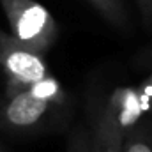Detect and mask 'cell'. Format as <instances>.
<instances>
[{"instance_id":"6da1fadb","label":"cell","mask_w":152,"mask_h":152,"mask_svg":"<svg viewBox=\"0 0 152 152\" xmlns=\"http://www.w3.org/2000/svg\"><path fill=\"white\" fill-rule=\"evenodd\" d=\"M11 36L36 53H46L58 36L51 12L36 0H0Z\"/></svg>"},{"instance_id":"7a4b0ae2","label":"cell","mask_w":152,"mask_h":152,"mask_svg":"<svg viewBox=\"0 0 152 152\" xmlns=\"http://www.w3.org/2000/svg\"><path fill=\"white\" fill-rule=\"evenodd\" d=\"M0 67L7 80L5 97L51 76L41 53L28 50L4 30H0Z\"/></svg>"},{"instance_id":"3957f363","label":"cell","mask_w":152,"mask_h":152,"mask_svg":"<svg viewBox=\"0 0 152 152\" xmlns=\"http://www.w3.org/2000/svg\"><path fill=\"white\" fill-rule=\"evenodd\" d=\"M62 104H57L42 97L34 87H28L21 92L7 96L0 108V124L9 131L30 133L46 124L53 115V110Z\"/></svg>"},{"instance_id":"277c9868","label":"cell","mask_w":152,"mask_h":152,"mask_svg":"<svg viewBox=\"0 0 152 152\" xmlns=\"http://www.w3.org/2000/svg\"><path fill=\"white\" fill-rule=\"evenodd\" d=\"M124 131L101 112L90 136V152H122Z\"/></svg>"},{"instance_id":"5b68a950","label":"cell","mask_w":152,"mask_h":152,"mask_svg":"<svg viewBox=\"0 0 152 152\" xmlns=\"http://www.w3.org/2000/svg\"><path fill=\"white\" fill-rule=\"evenodd\" d=\"M122 152H152V122H136L127 129Z\"/></svg>"},{"instance_id":"8992f818","label":"cell","mask_w":152,"mask_h":152,"mask_svg":"<svg viewBox=\"0 0 152 152\" xmlns=\"http://www.w3.org/2000/svg\"><path fill=\"white\" fill-rule=\"evenodd\" d=\"M88 2L113 27L126 28V25H127V12H126V7H124L122 0H88Z\"/></svg>"},{"instance_id":"52a82bcc","label":"cell","mask_w":152,"mask_h":152,"mask_svg":"<svg viewBox=\"0 0 152 152\" xmlns=\"http://www.w3.org/2000/svg\"><path fill=\"white\" fill-rule=\"evenodd\" d=\"M69 152H90V136L80 129L73 136L71 145H69Z\"/></svg>"},{"instance_id":"ba28073f","label":"cell","mask_w":152,"mask_h":152,"mask_svg":"<svg viewBox=\"0 0 152 152\" xmlns=\"http://www.w3.org/2000/svg\"><path fill=\"white\" fill-rule=\"evenodd\" d=\"M136 2H138L140 12H142L143 23L145 25H151L152 23V0H136Z\"/></svg>"},{"instance_id":"9c48e42d","label":"cell","mask_w":152,"mask_h":152,"mask_svg":"<svg viewBox=\"0 0 152 152\" xmlns=\"http://www.w3.org/2000/svg\"><path fill=\"white\" fill-rule=\"evenodd\" d=\"M136 62L142 64V66H145V67H152V44L149 48H145L143 51H140Z\"/></svg>"},{"instance_id":"30bf717a","label":"cell","mask_w":152,"mask_h":152,"mask_svg":"<svg viewBox=\"0 0 152 152\" xmlns=\"http://www.w3.org/2000/svg\"><path fill=\"white\" fill-rule=\"evenodd\" d=\"M0 152H2V151H0Z\"/></svg>"}]
</instances>
